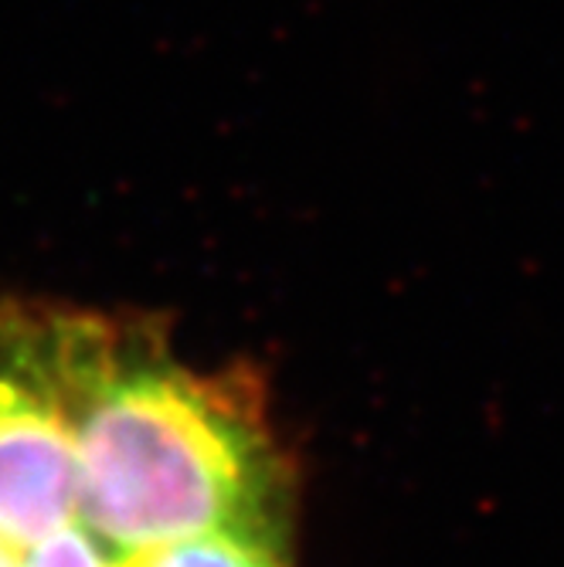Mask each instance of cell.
I'll use <instances>...</instances> for the list:
<instances>
[{
  "instance_id": "4",
  "label": "cell",
  "mask_w": 564,
  "mask_h": 567,
  "mask_svg": "<svg viewBox=\"0 0 564 567\" xmlns=\"http://www.w3.org/2000/svg\"><path fill=\"white\" fill-rule=\"evenodd\" d=\"M21 567H120V557L102 547L82 524H72L28 550Z\"/></svg>"
},
{
  "instance_id": "5",
  "label": "cell",
  "mask_w": 564,
  "mask_h": 567,
  "mask_svg": "<svg viewBox=\"0 0 564 567\" xmlns=\"http://www.w3.org/2000/svg\"><path fill=\"white\" fill-rule=\"evenodd\" d=\"M0 567H21V557L8 554L4 547H0Z\"/></svg>"
},
{
  "instance_id": "1",
  "label": "cell",
  "mask_w": 564,
  "mask_h": 567,
  "mask_svg": "<svg viewBox=\"0 0 564 567\" xmlns=\"http://www.w3.org/2000/svg\"><path fill=\"white\" fill-rule=\"evenodd\" d=\"M0 343L59 391L75 429L79 524L116 557L194 537L283 544L286 470L248 384L201 374L140 330L11 306Z\"/></svg>"
},
{
  "instance_id": "3",
  "label": "cell",
  "mask_w": 564,
  "mask_h": 567,
  "mask_svg": "<svg viewBox=\"0 0 564 567\" xmlns=\"http://www.w3.org/2000/svg\"><path fill=\"white\" fill-rule=\"evenodd\" d=\"M120 567H286L283 544L252 537H194L136 557H120Z\"/></svg>"
},
{
  "instance_id": "2",
  "label": "cell",
  "mask_w": 564,
  "mask_h": 567,
  "mask_svg": "<svg viewBox=\"0 0 564 567\" xmlns=\"http://www.w3.org/2000/svg\"><path fill=\"white\" fill-rule=\"evenodd\" d=\"M79 524V458L65 401L0 343V547L24 557Z\"/></svg>"
}]
</instances>
